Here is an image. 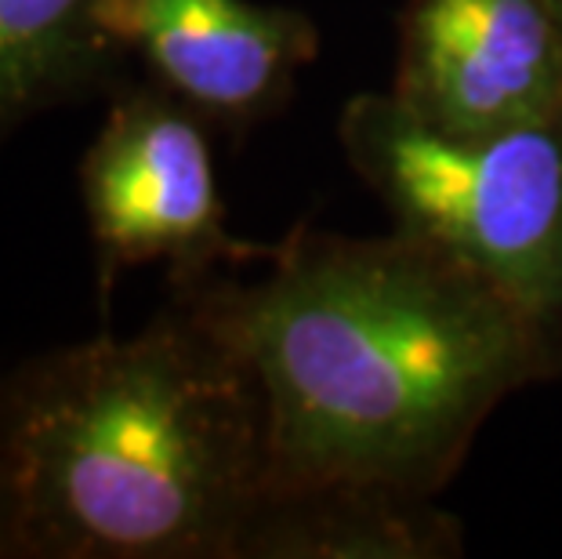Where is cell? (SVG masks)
<instances>
[{"instance_id": "1", "label": "cell", "mask_w": 562, "mask_h": 559, "mask_svg": "<svg viewBox=\"0 0 562 559\" xmlns=\"http://www.w3.org/2000/svg\"><path fill=\"white\" fill-rule=\"evenodd\" d=\"M266 272L189 294L255 378L266 494L370 483L439 497L501 403L555 371V335L464 258L392 225L297 222Z\"/></svg>"}, {"instance_id": "2", "label": "cell", "mask_w": 562, "mask_h": 559, "mask_svg": "<svg viewBox=\"0 0 562 559\" xmlns=\"http://www.w3.org/2000/svg\"><path fill=\"white\" fill-rule=\"evenodd\" d=\"M15 559H236L266 491L255 378L182 291L0 374Z\"/></svg>"}, {"instance_id": "3", "label": "cell", "mask_w": 562, "mask_h": 559, "mask_svg": "<svg viewBox=\"0 0 562 559\" xmlns=\"http://www.w3.org/2000/svg\"><path fill=\"white\" fill-rule=\"evenodd\" d=\"M338 142L396 230L464 258L562 331V121L453 131L389 91L345 102Z\"/></svg>"}, {"instance_id": "4", "label": "cell", "mask_w": 562, "mask_h": 559, "mask_svg": "<svg viewBox=\"0 0 562 559\" xmlns=\"http://www.w3.org/2000/svg\"><path fill=\"white\" fill-rule=\"evenodd\" d=\"M211 135L200 113L149 77L110 94L77 168L102 305L116 277L138 266H164L171 288H196L272 255V244L233 236Z\"/></svg>"}, {"instance_id": "5", "label": "cell", "mask_w": 562, "mask_h": 559, "mask_svg": "<svg viewBox=\"0 0 562 559\" xmlns=\"http://www.w3.org/2000/svg\"><path fill=\"white\" fill-rule=\"evenodd\" d=\"M392 99L453 131L562 121L555 0H406Z\"/></svg>"}, {"instance_id": "6", "label": "cell", "mask_w": 562, "mask_h": 559, "mask_svg": "<svg viewBox=\"0 0 562 559\" xmlns=\"http://www.w3.org/2000/svg\"><path fill=\"white\" fill-rule=\"evenodd\" d=\"M99 22L153 85L233 138L272 121L319 55L305 11L258 0H99Z\"/></svg>"}, {"instance_id": "7", "label": "cell", "mask_w": 562, "mask_h": 559, "mask_svg": "<svg viewBox=\"0 0 562 559\" xmlns=\"http://www.w3.org/2000/svg\"><path fill=\"white\" fill-rule=\"evenodd\" d=\"M464 530L436 497L370 483L266 494L236 559H458Z\"/></svg>"}, {"instance_id": "8", "label": "cell", "mask_w": 562, "mask_h": 559, "mask_svg": "<svg viewBox=\"0 0 562 559\" xmlns=\"http://www.w3.org/2000/svg\"><path fill=\"white\" fill-rule=\"evenodd\" d=\"M127 63L99 0H0V149L47 110L113 94Z\"/></svg>"}, {"instance_id": "9", "label": "cell", "mask_w": 562, "mask_h": 559, "mask_svg": "<svg viewBox=\"0 0 562 559\" xmlns=\"http://www.w3.org/2000/svg\"><path fill=\"white\" fill-rule=\"evenodd\" d=\"M0 559H15V523H11V487H8L4 439H0Z\"/></svg>"}, {"instance_id": "10", "label": "cell", "mask_w": 562, "mask_h": 559, "mask_svg": "<svg viewBox=\"0 0 562 559\" xmlns=\"http://www.w3.org/2000/svg\"><path fill=\"white\" fill-rule=\"evenodd\" d=\"M555 4H559V15H562V0H555Z\"/></svg>"}]
</instances>
